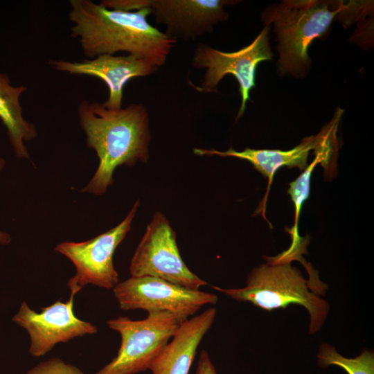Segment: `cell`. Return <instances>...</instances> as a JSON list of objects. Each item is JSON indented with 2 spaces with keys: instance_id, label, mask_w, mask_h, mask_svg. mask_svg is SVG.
<instances>
[{
  "instance_id": "obj_14",
  "label": "cell",
  "mask_w": 374,
  "mask_h": 374,
  "mask_svg": "<svg viewBox=\"0 0 374 374\" xmlns=\"http://www.w3.org/2000/svg\"><path fill=\"white\" fill-rule=\"evenodd\" d=\"M217 310L211 307L181 323L152 362V374H189L197 350L214 323Z\"/></svg>"
},
{
  "instance_id": "obj_1",
  "label": "cell",
  "mask_w": 374,
  "mask_h": 374,
  "mask_svg": "<svg viewBox=\"0 0 374 374\" xmlns=\"http://www.w3.org/2000/svg\"><path fill=\"white\" fill-rule=\"evenodd\" d=\"M69 5L71 36L89 59L125 52L159 68L177 43L148 22V8L113 10L91 0H70Z\"/></svg>"
},
{
  "instance_id": "obj_18",
  "label": "cell",
  "mask_w": 374,
  "mask_h": 374,
  "mask_svg": "<svg viewBox=\"0 0 374 374\" xmlns=\"http://www.w3.org/2000/svg\"><path fill=\"white\" fill-rule=\"evenodd\" d=\"M26 374H84L76 366L59 357L42 361L30 368Z\"/></svg>"
},
{
  "instance_id": "obj_3",
  "label": "cell",
  "mask_w": 374,
  "mask_h": 374,
  "mask_svg": "<svg viewBox=\"0 0 374 374\" xmlns=\"http://www.w3.org/2000/svg\"><path fill=\"white\" fill-rule=\"evenodd\" d=\"M345 6L342 1L285 0L262 12L265 26H274L279 75L302 78L308 74L311 67L308 48L314 39L327 36Z\"/></svg>"
},
{
  "instance_id": "obj_4",
  "label": "cell",
  "mask_w": 374,
  "mask_h": 374,
  "mask_svg": "<svg viewBox=\"0 0 374 374\" xmlns=\"http://www.w3.org/2000/svg\"><path fill=\"white\" fill-rule=\"evenodd\" d=\"M267 263L254 268L247 276L246 285L239 288L213 289L240 302H249L261 309L271 311L299 305L309 313V332H317L323 326L329 312L324 295L327 285L320 280H305L291 261L267 258Z\"/></svg>"
},
{
  "instance_id": "obj_2",
  "label": "cell",
  "mask_w": 374,
  "mask_h": 374,
  "mask_svg": "<svg viewBox=\"0 0 374 374\" xmlns=\"http://www.w3.org/2000/svg\"><path fill=\"white\" fill-rule=\"evenodd\" d=\"M78 115L87 146L99 159L95 174L81 192L103 195L112 184L118 166L149 160L152 135L148 110L143 104L109 109L103 103L84 100L78 105Z\"/></svg>"
},
{
  "instance_id": "obj_12",
  "label": "cell",
  "mask_w": 374,
  "mask_h": 374,
  "mask_svg": "<svg viewBox=\"0 0 374 374\" xmlns=\"http://www.w3.org/2000/svg\"><path fill=\"white\" fill-rule=\"evenodd\" d=\"M74 296L70 294L66 302L57 301L42 308L40 312L31 309L25 301L21 303L12 321L27 331L32 356H44L59 343L97 332L96 326L80 319L74 314Z\"/></svg>"
},
{
  "instance_id": "obj_7",
  "label": "cell",
  "mask_w": 374,
  "mask_h": 374,
  "mask_svg": "<svg viewBox=\"0 0 374 374\" xmlns=\"http://www.w3.org/2000/svg\"><path fill=\"white\" fill-rule=\"evenodd\" d=\"M232 0H108L109 8L135 11L148 8L157 24L166 26L165 34L175 40H195L214 30L228 19L224 6L238 3Z\"/></svg>"
},
{
  "instance_id": "obj_13",
  "label": "cell",
  "mask_w": 374,
  "mask_h": 374,
  "mask_svg": "<svg viewBox=\"0 0 374 374\" xmlns=\"http://www.w3.org/2000/svg\"><path fill=\"white\" fill-rule=\"evenodd\" d=\"M48 64L54 69L70 75L98 78L107 85L108 98L103 103L109 109L122 108L123 88L132 78L145 77L155 73L158 67L145 60L132 55H100L80 62L51 60Z\"/></svg>"
},
{
  "instance_id": "obj_17",
  "label": "cell",
  "mask_w": 374,
  "mask_h": 374,
  "mask_svg": "<svg viewBox=\"0 0 374 374\" xmlns=\"http://www.w3.org/2000/svg\"><path fill=\"white\" fill-rule=\"evenodd\" d=\"M319 163V159L315 156L313 161L308 165L304 172L292 182L290 183L287 190L290 195L295 208L294 226L288 229L291 235L292 244L290 250H296L306 247L305 239L301 238L298 231V224L303 203L308 198L310 189V180L314 167Z\"/></svg>"
},
{
  "instance_id": "obj_11",
  "label": "cell",
  "mask_w": 374,
  "mask_h": 374,
  "mask_svg": "<svg viewBox=\"0 0 374 374\" xmlns=\"http://www.w3.org/2000/svg\"><path fill=\"white\" fill-rule=\"evenodd\" d=\"M340 119L339 116L334 115L332 120L317 135L304 138L300 144L289 150H256L246 148L242 151H236L230 147L226 151H219L197 148H194L193 153L199 156L217 155L246 160L264 177H267L269 182L267 193L256 211V213H260L265 218V202L275 172L284 166L288 168H298L301 170H304L308 166V158L311 150H314L315 155L318 154L323 159L328 156L333 150L337 141V132Z\"/></svg>"
},
{
  "instance_id": "obj_15",
  "label": "cell",
  "mask_w": 374,
  "mask_h": 374,
  "mask_svg": "<svg viewBox=\"0 0 374 374\" xmlns=\"http://www.w3.org/2000/svg\"><path fill=\"white\" fill-rule=\"evenodd\" d=\"M26 89L24 85H12L8 75L0 72V119L7 130L14 153L19 159L30 158L24 142L37 136L35 125L26 121L22 114L19 99Z\"/></svg>"
},
{
  "instance_id": "obj_8",
  "label": "cell",
  "mask_w": 374,
  "mask_h": 374,
  "mask_svg": "<svg viewBox=\"0 0 374 374\" xmlns=\"http://www.w3.org/2000/svg\"><path fill=\"white\" fill-rule=\"evenodd\" d=\"M139 205L138 199L120 224L92 239L80 242H62L55 247L54 250L69 259L75 268V274L67 283L71 294L75 295L87 285L113 290L119 283L114 254L130 231Z\"/></svg>"
},
{
  "instance_id": "obj_9",
  "label": "cell",
  "mask_w": 374,
  "mask_h": 374,
  "mask_svg": "<svg viewBox=\"0 0 374 374\" xmlns=\"http://www.w3.org/2000/svg\"><path fill=\"white\" fill-rule=\"evenodd\" d=\"M130 273L131 276L155 277L191 290L208 285L187 267L180 255L175 231L159 211L154 214L134 251Z\"/></svg>"
},
{
  "instance_id": "obj_19",
  "label": "cell",
  "mask_w": 374,
  "mask_h": 374,
  "mask_svg": "<svg viewBox=\"0 0 374 374\" xmlns=\"http://www.w3.org/2000/svg\"><path fill=\"white\" fill-rule=\"evenodd\" d=\"M195 374H217L210 355L206 350H202L199 353Z\"/></svg>"
},
{
  "instance_id": "obj_5",
  "label": "cell",
  "mask_w": 374,
  "mask_h": 374,
  "mask_svg": "<svg viewBox=\"0 0 374 374\" xmlns=\"http://www.w3.org/2000/svg\"><path fill=\"white\" fill-rule=\"evenodd\" d=\"M107 324L119 334L121 344L116 355L94 374H137L148 370L180 323L168 312L155 311L143 319L118 317Z\"/></svg>"
},
{
  "instance_id": "obj_6",
  "label": "cell",
  "mask_w": 374,
  "mask_h": 374,
  "mask_svg": "<svg viewBox=\"0 0 374 374\" xmlns=\"http://www.w3.org/2000/svg\"><path fill=\"white\" fill-rule=\"evenodd\" d=\"M270 26H265L249 45L233 52H223L205 44L196 46L192 57V66L205 69V73L196 86L189 84L201 93H215L220 80L227 75L234 76L239 84L241 105L236 121L244 113L246 105L250 100V91L256 87V71L258 64L271 60L274 54L269 46Z\"/></svg>"
},
{
  "instance_id": "obj_16",
  "label": "cell",
  "mask_w": 374,
  "mask_h": 374,
  "mask_svg": "<svg viewBox=\"0 0 374 374\" xmlns=\"http://www.w3.org/2000/svg\"><path fill=\"white\" fill-rule=\"evenodd\" d=\"M317 357L321 368L337 366L348 374H374V354L368 350H364L354 358H348L340 355L332 345L323 343L319 346Z\"/></svg>"
},
{
  "instance_id": "obj_10",
  "label": "cell",
  "mask_w": 374,
  "mask_h": 374,
  "mask_svg": "<svg viewBox=\"0 0 374 374\" xmlns=\"http://www.w3.org/2000/svg\"><path fill=\"white\" fill-rule=\"evenodd\" d=\"M122 310L161 311L173 314L181 323L206 305L217 302L215 294L188 289L150 276H131L113 288Z\"/></svg>"
},
{
  "instance_id": "obj_20",
  "label": "cell",
  "mask_w": 374,
  "mask_h": 374,
  "mask_svg": "<svg viewBox=\"0 0 374 374\" xmlns=\"http://www.w3.org/2000/svg\"><path fill=\"white\" fill-rule=\"evenodd\" d=\"M5 164L3 159L0 157V172L3 169ZM11 240L10 236L8 233L0 231V244H8Z\"/></svg>"
}]
</instances>
